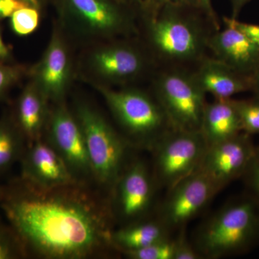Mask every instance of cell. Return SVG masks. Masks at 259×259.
<instances>
[{"instance_id": "obj_11", "label": "cell", "mask_w": 259, "mask_h": 259, "mask_svg": "<svg viewBox=\"0 0 259 259\" xmlns=\"http://www.w3.org/2000/svg\"><path fill=\"white\" fill-rule=\"evenodd\" d=\"M46 132L47 142L67 163L76 178L93 175L82 130L64 101L54 104L50 109Z\"/></svg>"}, {"instance_id": "obj_37", "label": "cell", "mask_w": 259, "mask_h": 259, "mask_svg": "<svg viewBox=\"0 0 259 259\" xmlns=\"http://www.w3.org/2000/svg\"><path fill=\"white\" fill-rule=\"evenodd\" d=\"M117 1L139 12L141 10V3H142V0H117Z\"/></svg>"}, {"instance_id": "obj_30", "label": "cell", "mask_w": 259, "mask_h": 259, "mask_svg": "<svg viewBox=\"0 0 259 259\" xmlns=\"http://www.w3.org/2000/svg\"><path fill=\"white\" fill-rule=\"evenodd\" d=\"M223 21L225 24L231 25L241 30L246 36L249 37L252 41L259 47V25L243 23V22L238 21L237 19H232L231 18H224Z\"/></svg>"}, {"instance_id": "obj_22", "label": "cell", "mask_w": 259, "mask_h": 259, "mask_svg": "<svg viewBox=\"0 0 259 259\" xmlns=\"http://www.w3.org/2000/svg\"><path fill=\"white\" fill-rule=\"evenodd\" d=\"M243 132L248 135L259 134V97L246 100H233Z\"/></svg>"}, {"instance_id": "obj_13", "label": "cell", "mask_w": 259, "mask_h": 259, "mask_svg": "<svg viewBox=\"0 0 259 259\" xmlns=\"http://www.w3.org/2000/svg\"><path fill=\"white\" fill-rule=\"evenodd\" d=\"M255 150L250 135L240 133L231 139L207 146L199 169L220 191L243 177Z\"/></svg>"}, {"instance_id": "obj_25", "label": "cell", "mask_w": 259, "mask_h": 259, "mask_svg": "<svg viewBox=\"0 0 259 259\" xmlns=\"http://www.w3.org/2000/svg\"><path fill=\"white\" fill-rule=\"evenodd\" d=\"M25 256L18 235L10 225L0 219V259H14Z\"/></svg>"}, {"instance_id": "obj_6", "label": "cell", "mask_w": 259, "mask_h": 259, "mask_svg": "<svg viewBox=\"0 0 259 259\" xmlns=\"http://www.w3.org/2000/svg\"><path fill=\"white\" fill-rule=\"evenodd\" d=\"M74 113L82 130L93 176L113 189L125 168L127 143L88 102H76Z\"/></svg>"}, {"instance_id": "obj_2", "label": "cell", "mask_w": 259, "mask_h": 259, "mask_svg": "<svg viewBox=\"0 0 259 259\" xmlns=\"http://www.w3.org/2000/svg\"><path fill=\"white\" fill-rule=\"evenodd\" d=\"M259 243V202L248 194L228 202L201 226L194 245L202 258L243 254Z\"/></svg>"}, {"instance_id": "obj_9", "label": "cell", "mask_w": 259, "mask_h": 259, "mask_svg": "<svg viewBox=\"0 0 259 259\" xmlns=\"http://www.w3.org/2000/svg\"><path fill=\"white\" fill-rule=\"evenodd\" d=\"M146 67L144 53L134 44L125 42L95 44L82 61L85 77L94 86L125 84L139 78Z\"/></svg>"}, {"instance_id": "obj_8", "label": "cell", "mask_w": 259, "mask_h": 259, "mask_svg": "<svg viewBox=\"0 0 259 259\" xmlns=\"http://www.w3.org/2000/svg\"><path fill=\"white\" fill-rule=\"evenodd\" d=\"M207 148L200 131H168L152 148L157 183L168 190L197 171Z\"/></svg>"}, {"instance_id": "obj_36", "label": "cell", "mask_w": 259, "mask_h": 259, "mask_svg": "<svg viewBox=\"0 0 259 259\" xmlns=\"http://www.w3.org/2000/svg\"><path fill=\"white\" fill-rule=\"evenodd\" d=\"M20 1L23 2L24 4L26 5L27 6L36 8L41 12L44 5H45L46 0H20Z\"/></svg>"}, {"instance_id": "obj_20", "label": "cell", "mask_w": 259, "mask_h": 259, "mask_svg": "<svg viewBox=\"0 0 259 259\" xmlns=\"http://www.w3.org/2000/svg\"><path fill=\"white\" fill-rule=\"evenodd\" d=\"M168 231L160 221L131 223L112 231V245L123 252L139 250L168 238Z\"/></svg>"}, {"instance_id": "obj_38", "label": "cell", "mask_w": 259, "mask_h": 259, "mask_svg": "<svg viewBox=\"0 0 259 259\" xmlns=\"http://www.w3.org/2000/svg\"><path fill=\"white\" fill-rule=\"evenodd\" d=\"M252 90L255 92V95L259 97V66L251 76Z\"/></svg>"}, {"instance_id": "obj_24", "label": "cell", "mask_w": 259, "mask_h": 259, "mask_svg": "<svg viewBox=\"0 0 259 259\" xmlns=\"http://www.w3.org/2000/svg\"><path fill=\"white\" fill-rule=\"evenodd\" d=\"M175 248L176 240L170 239L168 237L141 249L124 253L132 259H174Z\"/></svg>"}, {"instance_id": "obj_31", "label": "cell", "mask_w": 259, "mask_h": 259, "mask_svg": "<svg viewBox=\"0 0 259 259\" xmlns=\"http://www.w3.org/2000/svg\"><path fill=\"white\" fill-rule=\"evenodd\" d=\"M25 6L20 0H0V20L10 18L16 10Z\"/></svg>"}, {"instance_id": "obj_15", "label": "cell", "mask_w": 259, "mask_h": 259, "mask_svg": "<svg viewBox=\"0 0 259 259\" xmlns=\"http://www.w3.org/2000/svg\"><path fill=\"white\" fill-rule=\"evenodd\" d=\"M22 178L53 188L80 182L57 151L41 139L28 144L21 159Z\"/></svg>"}, {"instance_id": "obj_12", "label": "cell", "mask_w": 259, "mask_h": 259, "mask_svg": "<svg viewBox=\"0 0 259 259\" xmlns=\"http://www.w3.org/2000/svg\"><path fill=\"white\" fill-rule=\"evenodd\" d=\"M218 192L208 177L198 169L168 190L159 221L168 230L182 228L202 212Z\"/></svg>"}, {"instance_id": "obj_23", "label": "cell", "mask_w": 259, "mask_h": 259, "mask_svg": "<svg viewBox=\"0 0 259 259\" xmlns=\"http://www.w3.org/2000/svg\"><path fill=\"white\" fill-rule=\"evenodd\" d=\"M10 18L13 31L19 36H25L38 27L40 11L32 7L25 6L16 10Z\"/></svg>"}, {"instance_id": "obj_19", "label": "cell", "mask_w": 259, "mask_h": 259, "mask_svg": "<svg viewBox=\"0 0 259 259\" xmlns=\"http://www.w3.org/2000/svg\"><path fill=\"white\" fill-rule=\"evenodd\" d=\"M200 132L207 146L222 142L243 132L241 120L232 99L207 103Z\"/></svg>"}, {"instance_id": "obj_18", "label": "cell", "mask_w": 259, "mask_h": 259, "mask_svg": "<svg viewBox=\"0 0 259 259\" xmlns=\"http://www.w3.org/2000/svg\"><path fill=\"white\" fill-rule=\"evenodd\" d=\"M194 75L205 93L215 99H231L237 94L252 90L251 77L238 74L214 58H202Z\"/></svg>"}, {"instance_id": "obj_17", "label": "cell", "mask_w": 259, "mask_h": 259, "mask_svg": "<svg viewBox=\"0 0 259 259\" xmlns=\"http://www.w3.org/2000/svg\"><path fill=\"white\" fill-rule=\"evenodd\" d=\"M49 102L30 80L19 95L12 114L27 144L41 139L50 113Z\"/></svg>"}, {"instance_id": "obj_7", "label": "cell", "mask_w": 259, "mask_h": 259, "mask_svg": "<svg viewBox=\"0 0 259 259\" xmlns=\"http://www.w3.org/2000/svg\"><path fill=\"white\" fill-rule=\"evenodd\" d=\"M154 92L172 129L200 131L207 102L194 73L179 70L163 73L155 82Z\"/></svg>"}, {"instance_id": "obj_29", "label": "cell", "mask_w": 259, "mask_h": 259, "mask_svg": "<svg viewBox=\"0 0 259 259\" xmlns=\"http://www.w3.org/2000/svg\"><path fill=\"white\" fill-rule=\"evenodd\" d=\"M174 3V0H142L140 13L145 20H149L159 14L165 7Z\"/></svg>"}, {"instance_id": "obj_14", "label": "cell", "mask_w": 259, "mask_h": 259, "mask_svg": "<svg viewBox=\"0 0 259 259\" xmlns=\"http://www.w3.org/2000/svg\"><path fill=\"white\" fill-rule=\"evenodd\" d=\"M154 182L143 162L125 166L113 188L116 210L122 219L131 223L146 214L152 205Z\"/></svg>"}, {"instance_id": "obj_33", "label": "cell", "mask_w": 259, "mask_h": 259, "mask_svg": "<svg viewBox=\"0 0 259 259\" xmlns=\"http://www.w3.org/2000/svg\"><path fill=\"white\" fill-rule=\"evenodd\" d=\"M12 60H13V54H12L11 49L3 40L1 28H0V63L11 64Z\"/></svg>"}, {"instance_id": "obj_26", "label": "cell", "mask_w": 259, "mask_h": 259, "mask_svg": "<svg viewBox=\"0 0 259 259\" xmlns=\"http://www.w3.org/2000/svg\"><path fill=\"white\" fill-rule=\"evenodd\" d=\"M28 68L22 65L0 63V100L4 98L24 76H28Z\"/></svg>"}, {"instance_id": "obj_3", "label": "cell", "mask_w": 259, "mask_h": 259, "mask_svg": "<svg viewBox=\"0 0 259 259\" xmlns=\"http://www.w3.org/2000/svg\"><path fill=\"white\" fill-rule=\"evenodd\" d=\"M53 2L57 27L68 40L95 45L134 32V10L117 0Z\"/></svg>"}, {"instance_id": "obj_10", "label": "cell", "mask_w": 259, "mask_h": 259, "mask_svg": "<svg viewBox=\"0 0 259 259\" xmlns=\"http://www.w3.org/2000/svg\"><path fill=\"white\" fill-rule=\"evenodd\" d=\"M28 76L49 102H64L73 77V61L69 40L56 27L47 49Z\"/></svg>"}, {"instance_id": "obj_32", "label": "cell", "mask_w": 259, "mask_h": 259, "mask_svg": "<svg viewBox=\"0 0 259 259\" xmlns=\"http://www.w3.org/2000/svg\"><path fill=\"white\" fill-rule=\"evenodd\" d=\"M200 3L201 11L207 16L209 21L213 24V26L218 30V23L215 13L212 8V2L211 0H199Z\"/></svg>"}, {"instance_id": "obj_28", "label": "cell", "mask_w": 259, "mask_h": 259, "mask_svg": "<svg viewBox=\"0 0 259 259\" xmlns=\"http://www.w3.org/2000/svg\"><path fill=\"white\" fill-rule=\"evenodd\" d=\"M199 258H202V256L196 249L194 245H190V243H188L185 235H181L176 240V248L174 259Z\"/></svg>"}, {"instance_id": "obj_1", "label": "cell", "mask_w": 259, "mask_h": 259, "mask_svg": "<svg viewBox=\"0 0 259 259\" xmlns=\"http://www.w3.org/2000/svg\"><path fill=\"white\" fill-rule=\"evenodd\" d=\"M0 207L25 256L81 259L114 248L111 210L79 182L47 188L20 177L0 187Z\"/></svg>"}, {"instance_id": "obj_34", "label": "cell", "mask_w": 259, "mask_h": 259, "mask_svg": "<svg viewBox=\"0 0 259 259\" xmlns=\"http://www.w3.org/2000/svg\"><path fill=\"white\" fill-rule=\"evenodd\" d=\"M250 0H231L232 6V19L238 18V15L243 7L245 6Z\"/></svg>"}, {"instance_id": "obj_27", "label": "cell", "mask_w": 259, "mask_h": 259, "mask_svg": "<svg viewBox=\"0 0 259 259\" xmlns=\"http://www.w3.org/2000/svg\"><path fill=\"white\" fill-rule=\"evenodd\" d=\"M242 177L249 189V194L259 202V146L255 147L254 154Z\"/></svg>"}, {"instance_id": "obj_21", "label": "cell", "mask_w": 259, "mask_h": 259, "mask_svg": "<svg viewBox=\"0 0 259 259\" xmlns=\"http://www.w3.org/2000/svg\"><path fill=\"white\" fill-rule=\"evenodd\" d=\"M25 141L12 112L5 113L0 118V174L5 173L21 159L25 150Z\"/></svg>"}, {"instance_id": "obj_4", "label": "cell", "mask_w": 259, "mask_h": 259, "mask_svg": "<svg viewBox=\"0 0 259 259\" xmlns=\"http://www.w3.org/2000/svg\"><path fill=\"white\" fill-rule=\"evenodd\" d=\"M186 8L171 3L157 16L146 20L150 47L162 59L187 62L202 59L209 36L197 19L185 13Z\"/></svg>"}, {"instance_id": "obj_35", "label": "cell", "mask_w": 259, "mask_h": 259, "mask_svg": "<svg viewBox=\"0 0 259 259\" xmlns=\"http://www.w3.org/2000/svg\"><path fill=\"white\" fill-rule=\"evenodd\" d=\"M174 3L189 9L201 10L199 0H174Z\"/></svg>"}, {"instance_id": "obj_16", "label": "cell", "mask_w": 259, "mask_h": 259, "mask_svg": "<svg viewBox=\"0 0 259 259\" xmlns=\"http://www.w3.org/2000/svg\"><path fill=\"white\" fill-rule=\"evenodd\" d=\"M209 37L207 48L233 71L251 77L259 66V47L243 32L228 24Z\"/></svg>"}, {"instance_id": "obj_5", "label": "cell", "mask_w": 259, "mask_h": 259, "mask_svg": "<svg viewBox=\"0 0 259 259\" xmlns=\"http://www.w3.org/2000/svg\"><path fill=\"white\" fill-rule=\"evenodd\" d=\"M117 122L126 133L151 148L172 129L156 99L139 89L113 90L96 85Z\"/></svg>"}]
</instances>
